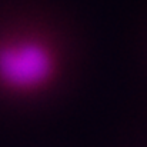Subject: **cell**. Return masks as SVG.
Masks as SVG:
<instances>
[{"label": "cell", "instance_id": "obj_1", "mask_svg": "<svg viewBox=\"0 0 147 147\" xmlns=\"http://www.w3.org/2000/svg\"><path fill=\"white\" fill-rule=\"evenodd\" d=\"M54 73L51 50L37 40H13L0 46V83L14 90H33Z\"/></svg>", "mask_w": 147, "mask_h": 147}]
</instances>
